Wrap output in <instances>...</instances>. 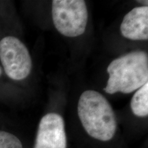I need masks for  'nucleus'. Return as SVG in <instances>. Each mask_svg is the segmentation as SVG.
Returning <instances> with one entry per match:
<instances>
[{
    "label": "nucleus",
    "instance_id": "nucleus-2",
    "mask_svg": "<svg viewBox=\"0 0 148 148\" xmlns=\"http://www.w3.org/2000/svg\"><path fill=\"white\" fill-rule=\"evenodd\" d=\"M107 72L109 78L104 88L107 93H130L147 83V53L137 51L122 56L110 62Z\"/></svg>",
    "mask_w": 148,
    "mask_h": 148
},
{
    "label": "nucleus",
    "instance_id": "nucleus-9",
    "mask_svg": "<svg viewBox=\"0 0 148 148\" xmlns=\"http://www.w3.org/2000/svg\"><path fill=\"white\" fill-rule=\"evenodd\" d=\"M1 66H0V75H1Z\"/></svg>",
    "mask_w": 148,
    "mask_h": 148
},
{
    "label": "nucleus",
    "instance_id": "nucleus-6",
    "mask_svg": "<svg viewBox=\"0 0 148 148\" xmlns=\"http://www.w3.org/2000/svg\"><path fill=\"white\" fill-rule=\"evenodd\" d=\"M121 34L133 40L148 39V7H136L125 14L121 24Z\"/></svg>",
    "mask_w": 148,
    "mask_h": 148
},
{
    "label": "nucleus",
    "instance_id": "nucleus-7",
    "mask_svg": "<svg viewBox=\"0 0 148 148\" xmlns=\"http://www.w3.org/2000/svg\"><path fill=\"white\" fill-rule=\"evenodd\" d=\"M132 112L137 116H147L148 114V83L136 90L130 103Z\"/></svg>",
    "mask_w": 148,
    "mask_h": 148
},
{
    "label": "nucleus",
    "instance_id": "nucleus-3",
    "mask_svg": "<svg viewBox=\"0 0 148 148\" xmlns=\"http://www.w3.org/2000/svg\"><path fill=\"white\" fill-rule=\"evenodd\" d=\"M52 19L63 36L76 37L84 34L88 22V10L83 0H53Z\"/></svg>",
    "mask_w": 148,
    "mask_h": 148
},
{
    "label": "nucleus",
    "instance_id": "nucleus-5",
    "mask_svg": "<svg viewBox=\"0 0 148 148\" xmlns=\"http://www.w3.org/2000/svg\"><path fill=\"white\" fill-rule=\"evenodd\" d=\"M34 148H66V137L62 117L48 113L40 119Z\"/></svg>",
    "mask_w": 148,
    "mask_h": 148
},
{
    "label": "nucleus",
    "instance_id": "nucleus-4",
    "mask_svg": "<svg viewBox=\"0 0 148 148\" xmlns=\"http://www.w3.org/2000/svg\"><path fill=\"white\" fill-rule=\"evenodd\" d=\"M0 60L6 75L14 80L26 78L32 70L28 49L14 36L4 37L0 41Z\"/></svg>",
    "mask_w": 148,
    "mask_h": 148
},
{
    "label": "nucleus",
    "instance_id": "nucleus-8",
    "mask_svg": "<svg viewBox=\"0 0 148 148\" xmlns=\"http://www.w3.org/2000/svg\"><path fill=\"white\" fill-rule=\"evenodd\" d=\"M0 148H23V145L14 134L0 130Z\"/></svg>",
    "mask_w": 148,
    "mask_h": 148
},
{
    "label": "nucleus",
    "instance_id": "nucleus-1",
    "mask_svg": "<svg viewBox=\"0 0 148 148\" xmlns=\"http://www.w3.org/2000/svg\"><path fill=\"white\" fill-rule=\"evenodd\" d=\"M77 113L86 132L101 141L113 138L117 123L110 103L104 96L93 90L82 92L77 104Z\"/></svg>",
    "mask_w": 148,
    "mask_h": 148
}]
</instances>
